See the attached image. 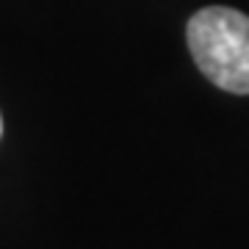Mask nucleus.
<instances>
[{"label":"nucleus","mask_w":249,"mask_h":249,"mask_svg":"<svg viewBox=\"0 0 249 249\" xmlns=\"http://www.w3.org/2000/svg\"><path fill=\"white\" fill-rule=\"evenodd\" d=\"M0 133H3V119H0Z\"/></svg>","instance_id":"nucleus-2"},{"label":"nucleus","mask_w":249,"mask_h":249,"mask_svg":"<svg viewBox=\"0 0 249 249\" xmlns=\"http://www.w3.org/2000/svg\"><path fill=\"white\" fill-rule=\"evenodd\" d=\"M188 47L211 83L249 94V17L227 6H208L188 22Z\"/></svg>","instance_id":"nucleus-1"}]
</instances>
